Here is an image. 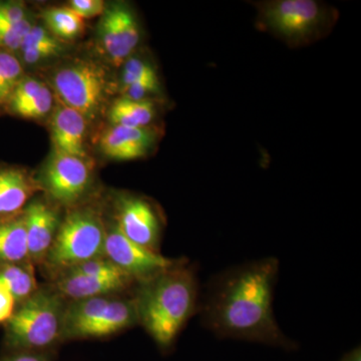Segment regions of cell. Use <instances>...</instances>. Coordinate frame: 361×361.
I'll return each mask as SVG.
<instances>
[{"mask_svg": "<svg viewBox=\"0 0 361 361\" xmlns=\"http://www.w3.org/2000/svg\"><path fill=\"white\" fill-rule=\"evenodd\" d=\"M279 261L266 257L235 266L214 277L199 305L205 329L219 338L295 350L273 311Z\"/></svg>", "mask_w": 361, "mask_h": 361, "instance_id": "cell-1", "label": "cell"}, {"mask_svg": "<svg viewBox=\"0 0 361 361\" xmlns=\"http://www.w3.org/2000/svg\"><path fill=\"white\" fill-rule=\"evenodd\" d=\"M199 281L186 259L135 285L132 291L137 322L164 355L199 311Z\"/></svg>", "mask_w": 361, "mask_h": 361, "instance_id": "cell-2", "label": "cell"}, {"mask_svg": "<svg viewBox=\"0 0 361 361\" xmlns=\"http://www.w3.org/2000/svg\"><path fill=\"white\" fill-rule=\"evenodd\" d=\"M68 301L51 285L16 306L6 325V351H32L52 355L63 343V317Z\"/></svg>", "mask_w": 361, "mask_h": 361, "instance_id": "cell-3", "label": "cell"}, {"mask_svg": "<svg viewBox=\"0 0 361 361\" xmlns=\"http://www.w3.org/2000/svg\"><path fill=\"white\" fill-rule=\"evenodd\" d=\"M106 216L90 203L66 209L54 243L40 266L47 279L92 259L104 257Z\"/></svg>", "mask_w": 361, "mask_h": 361, "instance_id": "cell-4", "label": "cell"}, {"mask_svg": "<svg viewBox=\"0 0 361 361\" xmlns=\"http://www.w3.org/2000/svg\"><path fill=\"white\" fill-rule=\"evenodd\" d=\"M137 325L132 292L68 301L63 317V343L106 339Z\"/></svg>", "mask_w": 361, "mask_h": 361, "instance_id": "cell-5", "label": "cell"}, {"mask_svg": "<svg viewBox=\"0 0 361 361\" xmlns=\"http://www.w3.org/2000/svg\"><path fill=\"white\" fill-rule=\"evenodd\" d=\"M256 7L260 27L293 47L317 39L334 23L332 11L313 0H272Z\"/></svg>", "mask_w": 361, "mask_h": 361, "instance_id": "cell-6", "label": "cell"}, {"mask_svg": "<svg viewBox=\"0 0 361 361\" xmlns=\"http://www.w3.org/2000/svg\"><path fill=\"white\" fill-rule=\"evenodd\" d=\"M54 90L59 101L87 118L101 113L106 97V77L103 68L90 61L68 63L54 75Z\"/></svg>", "mask_w": 361, "mask_h": 361, "instance_id": "cell-7", "label": "cell"}, {"mask_svg": "<svg viewBox=\"0 0 361 361\" xmlns=\"http://www.w3.org/2000/svg\"><path fill=\"white\" fill-rule=\"evenodd\" d=\"M37 182L49 201L68 209L87 202L94 174L85 159L54 149Z\"/></svg>", "mask_w": 361, "mask_h": 361, "instance_id": "cell-8", "label": "cell"}, {"mask_svg": "<svg viewBox=\"0 0 361 361\" xmlns=\"http://www.w3.org/2000/svg\"><path fill=\"white\" fill-rule=\"evenodd\" d=\"M111 219L130 241L161 253L164 219L148 199L139 195L118 194L114 199Z\"/></svg>", "mask_w": 361, "mask_h": 361, "instance_id": "cell-9", "label": "cell"}, {"mask_svg": "<svg viewBox=\"0 0 361 361\" xmlns=\"http://www.w3.org/2000/svg\"><path fill=\"white\" fill-rule=\"evenodd\" d=\"M104 256L135 280V283L173 267L183 258H169L130 241L111 218L106 217Z\"/></svg>", "mask_w": 361, "mask_h": 361, "instance_id": "cell-10", "label": "cell"}, {"mask_svg": "<svg viewBox=\"0 0 361 361\" xmlns=\"http://www.w3.org/2000/svg\"><path fill=\"white\" fill-rule=\"evenodd\" d=\"M99 44L113 65L121 66L137 49L141 39L134 13L123 4L106 8L99 25Z\"/></svg>", "mask_w": 361, "mask_h": 361, "instance_id": "cell-11", "label": "cell"}, {"mask_svg": "<svg viewBox=\"0 0 361 361\" xmlns=\"http://www.w3.org/2000/svg\"><path fill=\"white\" fill-rule=\"evenodd\" d=\"M28 256L35 266L42 265L63 219L61 208L47 197L32 198L23 212Z\"/></svg>", "mask_w": 361, "mask_h": 361, "instance_id": "cell-12", "label": "cell"}, {"mask_svg": "<svg viewBox=\"0 0 361 361\" xmlns=\"http://www.w3.org/2000/svg\"><path fill=\"white\" fill-rule=\"evenodd\" d=\"M47 284L66 301H75L92 297L129 294L137 283L128 276L104 277L65 271L47 279Z\"/></svg>", "mask_w": 361, "mask_h": 361, "instance_id": "cell-13", "label": "cell"}, {"mask_svg": "<svg viewBox=\"0 0 361 361\" xmlns=\"http://www.w3.org/2000/svg\"><path fill=\"white\" fill-rule=\"evenodd\" d=\"M156 130L149 127L130 128L111 126L99 140L104 156L116 161H133L144 158L156 142Z\"/></svg>", "mask_w": 361, "mask_h": 361, "instance_id": "cell-14", "label": "cell"}, {"mask_svg": "<svg viewBox=\"0 0 361 361\" xmlns=\"http://www.w3.org/2000/svg\"><path fill=\"white\" fill-rule=\"evenodd\" d=\"M39 191V182L25 169L0 167V223L20 216Z\"/></svg>", "mask_w": 361, "mask_h": 361, "instance_id": "cell-15", "label": "cell"}, {"mask_svg": "<svg viewBox=\"0 0 361 361\" xmlns=\"http://www.w3.org/2000/svg\"><path fill=\"white\" fill-rule=\"evenodd\" d=\"M54 109L51 128L54 149L87 160L85 147L87 118L61 101Z\"/></svg>", "mask_w": 361, "mask_h": 361, "instance_id": "cell-16", "label": "cell"}, {"mask_svg": "<svg viewBox=\"0 0 361 361\" xmlns=\"http://www.w3.org/2000/svg\"><path fill=\"white\" fill-rule=\"evenodd\" d=\"M30 260L23 213L0 223V268Z\"/></svg>", "mask_w": 361, "mask_h": 361, "instance_id": "cell-17", "label": "cell"}, {"mask_svg": "<svg viewBox=\"0 0 361 361\" xmlns=\"http://www.w3.org/2000/svg\"><path fill=\"white\" fill-rule=\"evenodd\" d=\"M109 118L113 126L149 127L155 118V104L149 99L135 101L122 97L111 104Z\"/></svg>", "mask_w": 361, "mask_h": 361, "instance_id": "cell-18", "label": "cell"}, {"mask_svg": "<svg viewBox=\"0 0 361 361\" xmlns=\"http://www.w3.org/2000/svg\"><path fill=\"white\" fill-rule=\"evenodd\" d=\"M0 279L8 286L16 305L32 296L40 286L35 277V265L30 260L0 268Z\"/></svg>", "mask_w": 361, "mask_h": 361, "instance_id": "cell-19", "label": "cell"}, {"mask_svg": "<svg viewBox=\"0 0 361 361\" xmlns=\"http://www.w3.org/2000/svg\"><path fill=\"white\" fill-rule=\"evenodd\" d=\"M42 16L49 32L59 39H77L85 28L84 20L70 7H52L44 11Z\"/></svg>", "mask_w": 361, "mask_h": 361, "instance_id": "cell-20", "label": "cell"}, {"mask_svg": "<svg viewBox=\"0 0 361 361\" xmlns=\"http://www.w3.org/2000/svg\"><path fill=\"white\" fill-rule=\"evenodd\" d=\"M25 77L23 63L13 52L0 49V106L6 108L11 94Z\"/></svg>", "mask_w": 361, "mask_h": 361, "instance_id": "cell-21", "label": "cell"}, {"mask_svg": "<svg viewBox=\"0 0 361 361\" xmlns=\"http://www.w3.org/2000/svg\"><path fill=\"white\" fill-rule=\"evenodd\" d=\"M54 102L51 90L44 85L32 97V101L26 104L16 115L21 118H32V120L44 118L54 109Z\"/></svg>", "mask_w": 361, "mask_h": 361, "instance_id": "cell-22", "label": "cell"}, {"mask_svg": "<svg viewBox=\"0 0 361 361\" xmlns=\"http://www.w3.org/2000/svg\"><path fill=\"white\" fill-rule=\"evenodd\" d=\"M44 85V82H40L37 78L25 75L20 84L16 85L6 109L16 115L26 104L32 101V97Z\"/></svg>", "mask_w": 361, "mask_h": 361, "instance_id": "cell-23", "label": "cell"}, {"mask_svg": "<svg viewBox=\"0 0 361 361\" xmlns=\"http://www.w3.org/2000/svg\"><path fill=\"white\" fill-rule=\"evenodd\" d=\"M30 49H52L61 52L63 47L49 30L42 26L32 25L23 40L20 51Z\"/></svg>", "mask_w": 361, "mask_h": 361, "instance_id": "cell-24", "label": "cell"}, {"mask_svg": "<svg viewBox=\"0 0 361 361\" xmlns=\"http://www.w3.org/2000/svg\"><path fill=\"white\" fill-rule=\"evenodd\" d=\"M156 71L153 66L140 59H129L126 61L122 75L123 87L142 82V80H157Z\"/></svg>", "mask_w": 361, "mask_h": 361, "instance_id": "cell-25", "label": "cell"}, {"mask_svg": "<svg viewBox=\"0 0 361 361\" xmlns=\"http://www.w3.org/2000/svg\"><path fill=\"white\" fill-rule=\"evenodd\" d=\"M159 92H160V82L159 78H157V80H142V82L123 87V97L135 99V101H142V99H148L147 97L149 94H158Z\"/></svg>", "mask_w": 361, "mask_h": 361, "instance_id": "cell-26", "label": "cell"}, {"mask_svg": "<svg viewBox=\"0 0 361 361\" xmlns=\"http://www.w3.org/2000/svg\"><path fill=\"white\" fill-rule=\"evenodd\" d=\"M68 7L82 20L103 16L106 8L102 0H71Z\"/></svg>", "mask_w": 361, "mask_h": 361, "instance_id": "cell-27", "label": "cell"}, {"mask_svg": "<svg viewBox=\"0 0 361 361\" xmlns=\"http://www.w3.org/2000/svg\"><path fill=\"white\" fill-rule=\"evenodd\" d=\"M27 13L23 4L18 2L0 1V21L18 23L27 20Z\"/></svg>", "mask_w": 361, "mask_h": 361, "instance_id": "cell-28", "label": "cell"}, {"mask_svg": "<svg viewBox=\"0 0 361 361\" xmlns=\"http://www.w3.org/2000/svg\"><path fill=\"white\" fill-rule=\"evenodd\" d=\"M16 300L6 282L0 279V323H6L16 310Z\"/></svg>", "mask_w": 361, "mask_h": 361, "instance_id": "cell-29", "label": "cell"}, {"mask_svg": "<svg viewBox=\"0 0 361 361\" xmlns=\"http://www.w3.org/2000/svg\"><path fill=\"white\" fill-rule=\"evenodd\" d=\"M0 361H52V355L32 351H6Z\"/></svg>", "mask_w": 361, "mask_h": 361, "instance_id": "cell-30", "label": "cell"}, {"mask_svg": "<svg viewBox=\"0 0 361 361\" xmlns=\"http://www.w3.org/2000/svg\"><path fill=\"white\" fill-rule=\"evenodd\" d=\"M23 61L27 65H35V63H39V61H44L51 58V56H58L61 54L59 51H52V49H23L20 51Z\"/></svg>", "mask_w": 361, "mask_h": 361, "instance_id": "cell-31", "label": "cell"}, {"mask_svg": "<svg viewBox=\"0 0 361 361\" xmlns=\"http://www.w3.org/2000/svg\"><path fill=\"white\" fill-rule=\"evenodd\" d=\"M338 361H361V348L360 346H355L350 349L348 353H344Z\"/></svg>", "mask_w": 361, "mask_h": 361, "instance_id": "cell-32", "label": "cell"}]
</instances>
